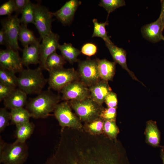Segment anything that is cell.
I'll return each instance as SVG.
<instances>
[{
	"label": "cell",
	"instance_id": "obj_1",
	"mask_svg": "<svg viewBox=\"0 0 164 164\" xmlns=\"http://www.w3.org/2000/svg\"><path fill=\"white\" fill-rule=\"evenodd\" d=\"M59 150L50 164H124L115 153L107 150L101 142L90 140L74 141Z\"/></svg>",
	"mask_w": 164,
	"mask_h": 164
},
{
	"label": "cell",
	"instance_id": "obj_2",
	"mask_svg": "<svg viewBox=\"0 0 164 164\" xmlns=\"http://www.w3.org/2000/svg\"><path fill=\"white\" fill-rule=\"evenodd\" d=\"M60 97L50 90L42 91L26 104V109L35 118H44L54 111L60 101Z\"/></svg>",
	"mask_w": 164,
	"mask_h": 164
},
{
	"label": "cell",
	"instance_id": "obj_3",
	"mask_svg": "<svg viewBox=\"0 0 164 164\" xmlns=\"http://www.w3.org/2000/svg\"><path fill=\"white\" fill-rule=\"evenodd\" d=\"M18 78V86L27 94H39L47 81L40 67L33 69H23Z\"/></svg>",
	"mask_w": 164,
	"mask_h": 164
},
{
	"label": "cell",
	"instance_id": "obj_4",
	"mask_svg": "<svg viewBox=\"0 0 164 164\" xmlns=\"http://www.w3.org/2000/svg\"><path fill=\"white\" fill-rule=\"evenodd\" d=\"M28 156V147L26 142L16 140L12 143H7L0 140V163L22 164L26 162Z\"/></svg>",
	"mask_w": 164,
	"mask_h": 164
},
{
	"label": "cell",
	"instance_id": "obj_5",
	"mask_svg": "<svg viewBox=\"0 0 164 164\" xmlns=\"http://www.w3.org/2000/svg\"><path fill=\"white\" fill-rule=\"evenodd\" d=\"M69 103L80 121L85 123L99 118L104 108L102 105L95 102L90 97L81 101H70Z\"/></svg>",
	"mask_w": 164,
	"mask_h": 164
},
{
	"label": "cell",
	"instance_id": "obj_6",
	"mask_svg": "<svg viewBox=\"0 0 164 164\" xmlns=\"http://www.w3.org/2000/svg\"><path fill=\"white\" fill-rule=\"evenodd\" d=\"M47 80L49 89L60 91L66 85L78 80V73L74 68H62L49 72Z\"/></svg>",
	"mask_w": 164,
	"mask_h": 164
},
{
	"label": "cell",
	"instance_id": "obj_7",
	"mask_svg": "<svg viewBox=\"0 0 164 164\" xmlns=\"http://www.w3.org/2000/svg\"><path fill=\"white\" fill-rule=\"evenodd\" d=\"M55 116L60 126L64 128L81 130L83 126L79 118L72 111L67 101L58 104L54 111Z\"/></svg>",
	"mask_w": 164,
	"mask_h": 164
},
{
	"label": "cell",
	"instance_id": "obj_8",
	"mask_svg": "<svg viewBox=\"0 0 164 164\" xmlns=\"http://www.w3.org/2000/svg\"><path fill=\"white\" fill-rule=\"evenodd\" d=\"M1 22L6 37L7 48L16 51L21 50L18 42L21 23L20 19L15 15H11L2 20Z\"/></svg>",
	"mask_w": 164,
	"mask_h": 164
},
{
	"label": "cell",
	"instance_id": "obj_9",
	"mask_svg": "<svg viewBox=\"0 0 164 164\" xmlns=\"http://www.w3.org/2000/svg\"><path fill=\"white\" fill-rule=\"evenodd\" d=\"M34 25L42 39L52 32L51 24L53 15V12L40 3L34 4Z\"/></svg>",
	"mask_w": 164,
	"mask_h": 164
},
{
	"label": "cell",
	"instance_id": "obj_10",
	"mask_svg": "<svg viewBox=\"0 0 164 164\" xmlns=\"http://www.w3.org/2000/svg\"><path fill=\"white\" fill-rule=\"evenodd\" d=\"M79 78L84 84L90 87L101 80L98 72L97 59H86L79 62Z\"/></svg>",
	"mask_w": 164,
	"mask_h": 164
},
{
	"label": "cell",
	"instance_id": "obj_11",
	"mask_svg": "<svg viewBox=\"0 0 164 164\" xmlns=\"http://www.w3.org/2000/svg\"><path fill=\"white\" fill-rule=\"evenodd\" d=\"M62 99L65 101H81L89 97V88L80 81L70 83L61 91Z\"/></svg>",
	"mask_w": 164,
	"mask_h": 164
},
{
	"label": "cell",
	"instance_id": "obj_12",
	"mask_svg": "<svg viewBox=\"0 0 164 164\" xmlns=\"http://www.w3.org/2000/svg\"><path fill=\"white\" fill-rule=\"evenodd\" d=\"M0 68L15 73L20 72L23 69L22 58L18 51L10 48L0 51Z\"/></svg>",
	"mask_w": 164,
	"mask_h": 164
},
{
	"label": "cell",
	"instance_id": "obj_13",
	"mask_svg": "<svg viewBox=\"0 0 164 164\" xmlns=\"http://www.w3.org/2000/svg\"><path fill=\"white\" fill-rule=\"evenodd\" d=\"M42 39L39 46V64L41 69L46 70V63L47 58L58 49L59 36L52 32Z\"/></svg>",
	"mask_w": 164,
	"mask_h": 164
},
{
	"label": "cell",
	"instance_id": "obj_14",
	"mask_svg": "<svg viewBox=\"0 0 164 164\" xmlns=\"http://www.w3.org/2000/svg\"><path fill=\"white\" fill-rule=\"evenodd\" d=\"M164 25L160 17L155 21L143 26L141 32L143 37L152 43L164 41L162 32Z\"/></svg>",
	"mask_w": 164,
	"mask_h": 164
},
{
	"label": "cell",
	"instance_id": "obj_15",
	"mask_svg": "<svg viewBox=\"0 0 164 164\" xmlns=\"http://www.w3.org/2000/svg\"><path fill=\"white\" fill-rule=\"evenodd\" d=\"M81 3V2L79 0H70L66 2L59 10L53 12V14L63 25H69L72 22L75 13Z\"/></svg>",
	"mask_w": 164,
	"mask_h": 164
},
{
	"label": "cell",
	"instance_id": "obj_16",
	"mask_svg": "<svg viewBox=\"0 0 164 164\" xmlns=\"http://www.w3.org/2000/svg\"><path fill=\"white\" fill-rule=\"evenodd\" d=\"M105 45L114 62L119 64L123 69L126 70L133 79L140 82L145 86L137 78L133 72L128 68L127 64L126 53L125 50L122 48L115 45L113 43H105Z\"/></svg>",
	"mask_w": 164,
	"mask_h": 164
},
{
	"label": "cell",
	"instance_id": "obj_17",
	"mask_svg": "<svg viewBox=\"0 0 164 164\" xmlns=\"http://www.w3.org/2000/svg\"><path fill=\"white\" fill-rule=\"evenodd\" d=\"M108 82L101 79L89 88L90 97L101 105L107 95L112 91Z\"/></svg>",
	"mask_w": 164,
	"mask_h": 164
},
{
	"label": "cell",
	"instance_id": "obj_18",
	"mask_svg": "<svg viewBox=\"0 0 164 164\" xmlns=\"http://www.w3.org/2000/svg\"><path fill=\"white\" fill-rule=\"evenodd\" d=\"M27 95L20 89H15L4 100L5 107L10 110L23 108L27 104Z\"/></svg>",
	"mask_w": 164,
	"mask_h": 164
},
{
	"label": "cell",
	"instance_id": "obj_19",
	"mask_svg": "<svg viewBox=\"0 0 164 164\" xmlns=\"http://www.w3.org/2000/svg\"><path fill=\"white\" fill-rule=\"evenodd\" d=\"M40 41L24 48L22 50V58L23 65L28 67L31 64H36L40 63Z\"/></svg>",
	"mask_w": 164,
	"mask_h": 164
},
{
	"label": "cell",
	"instance_id": "obj_20",
	"mask_svg": "<svg viewBox=\"0 0 164 164\" xmlns=\"http://www.w3.org/2000/svg\"><path fill=\"white\" fill-rule=\"evenodd\" d=\"M97 68L101 80L108 81L113 80L115 72L116 63L106 59H97Z\"/></svg>",
	"mask_w": 164,
	"mask_h": 164
},
{
	"label": "cell",
	"instance_id": "obj_21",
	"mask_svg": "<svg viewBox=\"0 0 164 164\" xmlns=\"http://www.w3.org/2000/svg\"><path fill=\"white\" fill-rule=\"evenodd\" d=\"M145 134L147 143L155 147L160 146V133L156 121L150 120L146 122Z\"/></svg>",
	"mask_w": 164,
	"mask_h": 164
},
{
	"label": "cell",
	"instance_id": "obj_22",
	"mask_svg": "<svg viewBox=\"0 0 164 164\" xmlns=\"http://www.w3.org/2000/svg\"><path fill=\"white\" fill-rule=\"evenodd\" d=\"M58 49L65 60L72 64L78 61L77 57L81 53L80 51L73 46L70 43L59 44Z\"/></svg>",
	"mask_w": 164,
	"mask_h": 164
},
{
	"label": "cell",
	"instance_id": "obj_23",
	"mask_svg": "<svg viewBox=\"0 0 164 164\" xmlns=\"http://www.w3.org/2000/svg\"><path fill=\"white\" fill-rule=\"evenodd\" d=\"M11 124L16 126L29 121L32 115L26 109L23 108L11 110Z\"/></svg>",
	"mask_w": 164,
	"mask_h": 164
},
{
	"label": "cell",
	"instance_id": "obj_24",
	"mask_svg": "<svg viewBox=\"0 0 164 164\" xmlns=\"http://www.w3.org/2000/svg\"><path fill=\"white\" fill-rule=\"evenodd\" d=\"M16 126L15 136L16 139L25 142L32 134L35 128L33 123L29 121Z\"/></svg>",
	"mask_w": 164,
	"mask_h": 164
},
{
	"label": "cell",
	"instance_id": "obj_25",
	"mask_svg": "<svg viewBox=\"0 0 164 164\" xmlns=\"http://www.w3.org/2000/svg\"><path fill=\"white\" fill-rule=\"evenodd\" d=\"M18 39L21 42L24 48L40 41L35 36L32 31L28 29L27 26L22 24L20 26Z\"/></svg>",
	"mask_w": 164,
	"mask_h": 164
},
{
	"label": "cell",
	"instance_id": "obj_26",
	"mask_svg": "<svg viewBox=\"0 0 164 164\" xmlns=\"http://www.w3.org/2000/svg\"><path fill=\"white\" fill-rule=\"evenodd\" d=\"M66 62L63 56L57 53L56 51L47 58L46 63V70L49 72L63 68Z\"/></svg>",
	"mask_w": 164,
	"mask_h": 164
},
{
	"label": "cell",
	"instance_id": "obj_27",
	"mask_svg": "<svg viewBox=\"0 0 164 164\" xmlns=\"http://www.w3.org/2000/svg\"><path fill=\"white\" fill-rule=\"evenodd\" d=\"M94 25V29L92 37H99L101 38L105 43H112L108 36L105 29L106 26L108 25V21L107 20L105 22L99 23L95 19L93 20Z\"/></svg>",
	"mask_w": 164,
	"mask_h": 164
},
{
	"label": "cell",
	"instance_id": "obj_28",
	"mask_svg": "<svg viewBox=\"0 0 164 164\" xmlns=\"http://www.w3.org/2000/svg\"><path fill=\"white\" fill-rule=\"evenodd\" d=\"M104 121L100 117L91 122L86 123L84 127V130L90 134L99 135L103 132Z\"/></svg>",
	"mask_w": 164,
	"mask_h": 164
},
{
	"label": "cell",
	"instance_id": "obj_29",
	"mask_svg": "<svg viewBox=\"0 0 164 164\" xmlns=\"http://www.w3.org/2000/svg\"><path fill=\"white\" fill-rule=\"evenodd\" d=\"M15 73L0 68V82L16 88L18 86V78Z\"/></svg>",
	"mask_w": 164,
	"mask_h": 164
},
{
	"label": "cell",
	"instance_id": "obj_30",
	"mask_svg": "<svg viewBox=\"0 0 164 164\" xmlns=\"http://www.w3.org/2000/svg\"><path fill=\"white\" fill-rule=\"evenodd\" d=\"M20 19L21 23L27 26L29 23L34 24V5L30 1L23 9Z\"/></svg>",
	"mask_w": 164,
	"mask_h": 164
},
{
	"label": "cell",
	"instance_id": "obj_31",
	"mask_svg": "<svg viewBox=\"0 0 164 164\" xmlns=\"http://www.w3.org/2000/svg\"><path fill=\"white\" fill-rule=\"evenodd\" d=\"M103 132L110 139H116L119 132L116 124V120L104 121L103 124Z\"/></svg>",
	"mask_w": 164,
	"mask_h": 164
},
{
	"label": "cell",
	"instance_id": "obj_32",
	"mask_svg": "<svg viewBox=\"0 0 164 164\" xmlns=\"http://www.w3.org/2000/svg\"><path fill=\"white\" fill-rule=\"evenodd\" d=\"M126 5L124 0H101L99 5L103 7L108 13V17L109 14L119 7Z\"/></svg>",
	"mask_w": 164,
	"mask_h": 164
},
{
	"label": "cell",
	"instance_id": "obj_33",
	"mask_svg": "<svg viewBox=\"0 0 164 164\" xmlns=\"http://www.w3.org/2000/svg\"><path fill=\"white\" fill-rule=\"evenodd\" d=\"M11 120L10 112L7 111L5 107L0 109V132H3L9 125Z\"/></svg>",
	"mask_w": 164,
	"mask_h": 164
},
{
	"label": "cell",
	"instance_id": "obj_34",
	"mask_svg": "<svg viewBox=\"0 0 164 164\" xmlns=\"http://www.w3.org/2000/svg\"><path fill=\"white\" fill-rule=\"evenodd\" d=\"M15 6L14 0H9L3 3L0 7V15H11L15 12Z\"/></svg>",
	"mask_w": 164,
	"mask_h": 164
},
{
	"label": "cell",
	"instance_id": "obj_35",
	"mask_svg": "<svg viewBox=\"0 0 164 164\" xmlns=\"http://www.w3.org/2000/svg\"><path fill=\"white\" fill-rule=\"evenodd\" d=\"M116 108H104L101 111L99 117L104 121L116 120Z\"/></svg>",
	"mask_w": 164,
	"mask_h": 164
},
{
	"label": "cell",
	"instance_id": "obj_36",
	"mask_svg": "<svg viewBox=\"0 0 164 164\" xmlns=\"http://www.w3.org/2000/svg\"><path fill=\"white\" fill-rule=\"evenodd\" d=\"M97 48L94 44L91 43H86L82 47L81 52L83 54L91 56L94 55L97 52Z\"/></svg>",
	"mask_w": 164,
	"mask_h": 164
},
{
	"label": "cell",
	"instance_id": "obj_37",
	"mask_svg": "<svg viewBox=\"0 0 164 164\" xmlns=\"http://www.w3.org/2000/svg\"><path fill=\"white\" fill-rule=\"evenodd\" d=\"M15 89L0 82V101L4 100Z\"/></svg>",
	"mask_w": 164,
	"mask_h": 164
},
{
	"label": "cell",
	"instance_id": "obj_38",
	"mask_svg": "<svg viewBox=\"0 0 164 164\" xmlns=\"http://www.w3.org/2000/svg\"><path fill=\"white\" fill-rule=\"evenodd\" d=\"M104 102L108 107L116 108L118 103L116 94L111 91L106 97Z\"/></svg>",
	"mask_w": 164,
	"mask_h": 164
},
{
	"label": "cell",
	"instance_id": "obj_39",
	"mask_svg": "<svg viewBox=\"0 0 164 164\" xmlns=\"http://www.w3.org/2000/svg\"><path fill=\"white\" fill-rule=\"evenodd\" d=\"M30 1L29 0H15V15L21 14L24 9Z\"/></svg>",
	"mask_w": 164,
	"mask_h": 164
},
{
	"label": "cell",
	"instance_id": "obj_40",
	"mask_svg": "<svg viewBox=\"0 0 164 164\" xmlns=\"http://www.w3.org/2000/svg\"><path fill=\"white\" fill-rule=\"evenodd\" d=\"M0 44L7 46V43L5 33L2 28L0 31Z\"/></svg>",
	"mask_w": 164,
	"mask_h": 164
},
{
	"label": "cell",
	"instance_id": "obj_41",
	"mask_svg": "<svg viewBox=\"0 0 164 164\" xmlns=\"http://www.w3.org/2000/svg\"><path fill=\"white\" fill-rule=\"evenodd\" d=\"M160 2L161 9L159 16L160 17L164 25V0H161Z\"/></svg>",
	"mask_w": 164,
	"mask_h": 164
},
{
	"label": "cell",
	"instance_id": "obj_42",
	"mask_svg": "<svg viewBox=\"0 0 164 164\" xmlns=\"http://www.w3.org/2000/svg\"><path fill=\"white\" fill-rule=\"evenodd\" d=\"M160 157L162 160L163 164H164V147L162 148L161 149Z\"/></svg>",
	"mask_w": 164,
	"mask_h": 164
}]
</instances>
